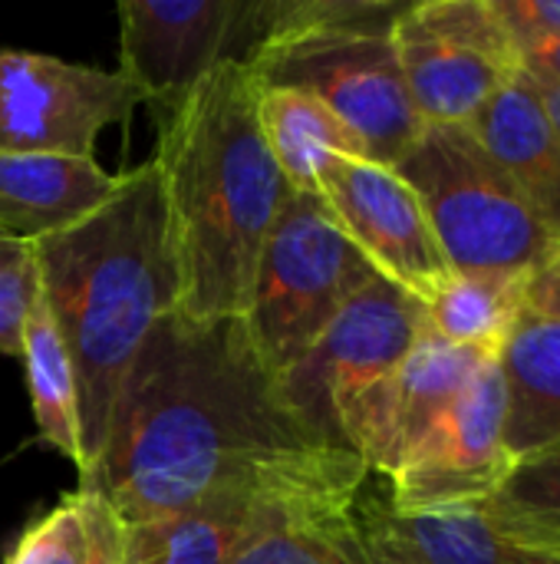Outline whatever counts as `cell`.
Masks as SVG:
<instances>
[{
    "label": "cell",
    "instance_id": "25",
    "mask_svg": "<svg viewBox=\"0 0 560 564\" xmlns=\"http://www.w3.org/2000/svg\"><path fill=\"white\" fill-rule=\"evenodd\" d=\"M40 297V264L30 238L0 228V354L20 357L23 327Z\"/></svg>",
    "mask_w": 560,
    "mask_h": 564
},
{
    "label": "cell",
    "instance_id": "31",
    "mask_svg": "<svg viewBox=\"0 0 560 564\" xmlns=\"http://www.w3.org/2000/svg\"><path fill=\"white\" fill-rule=\"evenodd\" d=\"M538 93H541V102H545V112H548L551 126L558 129L560 135V89H541L538 86Z\"/></svg>",
    "mask_w": 560,
    "mask_h": 564
},
{
    "label": "cell",
    "instance_id": "13",
    "mask_svg": "<svg viewBox=\"0 0 560 564\" xmlns=\"http://www.w3.org/2000/svg\"><path fill=\"white\" fill-rule=\"evenodd\" d=\"M488 357L452 347L422 327L393 377L370 397L356 426V456L370 476L389 479L422 436L449 413Z\"/></svg>",
    "mask_w": 560,
    "mask_h": 564
},
{
    "label": "cell",
    "instance_id": "11",
    "mask_svg": "<svg viewBox=\"0 0 560 564\" xmlns=\"http://www.w3.org/2000/svg\"><path fill=\"white\" fill-rule=\"evenodd\" d=\"M512 466L515 459L505 446V387L498 360L488 357L449 413L386 479V499L396 512L482 509Z\"/></svg>",
    "mask_w": 560,
    "mask_h": 564
},
{
    "label": "cell",
    "instance_id": "19",
    "mask_svg": "<svg viewBox=\"0 0 560 564\" xmlns=\"http://www.w3.org/2000/svg\"><path fill=\"white\" fill-rule=\"evenodd\" d=\"M257 122L287 188L317 192V182L333 159H366L356 135L304 89L261 86Z\"/></svg>",
    "mask_w": 560,
    "mask_h": 564
},
{
    "label": "cell",
    "instance_id": "12",
    "mask_svg": "<svg viewBox=\"0 0 560 564\" xmlns=\"http://www.w3.org/2000/svg\"><path fill=\"white\" fill-rule=\"evenodd\" d=\"M317 192L370 268L389 284L426 301L452 274L419 195L396 169L370 159H333Z\"/></svg>",
    "mask_w": 560,
    "mask_h": 564
},
{
    "label": "cell",
    "instance_id": "7",
    "mask_svg": "<svg viewBox=\"0 0 560 564\" xmlns=\"http://www.w3.org/2000/svg\"><path fill=\"white\" fill-rule=\"evenodd\" d=\"M422 327V301L376 274L281 377L284 393L314 430L356 456V426L370 397L406 360Z\"/></svg>",
    "mask_w": 560,
    "mask_h": 564
},
{
    "label": "cell",
    "instance_id": "16",
    "mask_svg": "<svg viewBox=\"0 0 560 564\" xmlns=\"http://www.w3.org/2000/svg\"><path fill=\"white\" fill-rule=\"evenodd\" d=\"M353 519L373 564H512L482 509L396 512L386 496H356Z\"/></svg>",
    "mask_w": 560,
    "mask_h": 564
},
{
    "label": "cell",
    "instance_id": "9",
    "mask_svg": "<svg viewBox=\"0 0 560 564\" xmlns=\"http://www.w3.org/2000/svg\"><path fill=\"white\" fill-rule=\"evenodd\" d=\"M389 36L426 126H469L521 69L492 0L406 3Z\"/></svg>",
    "mask_w": 560,
    "mask_h": 564
},
{
    "label": "cell",
    "instance_id": "20",
    "mask_svg": "<svg viewBox=\"0 0 560 564\" xmlns=\"http://www.w3.org/2000/svg\"><path fill=\"white\" fill-rule=\"evenodd\" d=\"M521 274H449L426 301V330L439 340L482 354L498 357L505 340L512 337L515 324L528 311L525 304Z\"/></svg>",
    "mask_w": 560,
    "mask_h": 564
},
{
    "label": "cell",
    "instance_id": "6",
    "mask_svg": "<svg viewBox=\"0 0 560 564\" xmlns=\"http://www.w3.org/2000/svg\"><path fill=\"white\" fill-rule=\"evenodd\" d=\"M373 278L376 271L337 225L320 192L287 188L241 314L261 360L284 377Z\"/></svg>",
    "mask_w": 560,
    "mask_h": 564
},
{
    "label": "cell",
    "instance_id": "1",
    "mask_svg": "<svg viewBox=\"0 0 560 564\" xmlns=\"http://www.w3.org/2000/svg\"><path fill=\"white\" fill-rule=\"evenodd\" d=\"M366 479L360 456L290 403L241 317L185 321L172 311L139 350L79 489L135 525L221 499L343 509Z\"/></svg>",
    "mask_w": 560,
    "mask_h": 564
},
{
    "label": "cell",
    "instance_id": "26",
    "mask_svg": "<svg viewBox=\"0 0 560 564\" xmlns=\"http://www.w3.org/2000/svg\"><path fill=\"white\" fill-rule=\"evenodd\" d=\"M515 50L560 33V0H492Z\"/></svg>",
    "mask_w": 560,
    "mask_h": 564
},
{
    "label": "cell",
    "instance_id": "15",
    "mask_svg": "<svg viewBox=\"0 0 560 564\" xmlns=\"http://www.w3.org/2000/svg\"><path fill=\"white\" fill-rule=\"evenodd\" d=\"M469 129L512 175L538 221L560 245V135L545 112L538 86L518 69Z\"/></svg>",
    "mask_w": 560,
    "mask_h": 564
},
{
    "label": "cell",
    "instance_id": "5",
    "mask_svg": "<svg viewBox=\"0 0 560 564\" xmlns=\"http://www.w3.org/2000/svg\"><path fill=\"white\" fill-rule=\"evenodd\" d=\"M396 172L419 195L455 274L528 278L560 248L469 126H426Z\"/></svg>",
    "mask_w": 560,
    "mask_h": 564
},
{
    "label": "cell",
    "instance_id": "24",
    "mask_svg": "<svg viewBox=\"0 0 560 564\" xmlns=\"http://www.w3.org/2000/svg\"><path fill=\"white\" fill-rule=\"evenodd\" d=\"M86 558H89V529H86L83 496L76 489L20 532L3 564H86Z\"/></svg>",
    "mask_w": 560,
    "mask_h": 564
},
{
    "label": "cell",
    "instance_id": "10",
    "mask_svg": "<svg viewBox=\"0 0 560 564\" xmlns=\"http://www.w3.org/2000/svg\"><path fill=\"white\" fill-rule=\"evenodd\" d=\"M142 106L119 69L0 46V152L92 159L106 126Z\"/></svg>",
    "mask_w": 560,
    "mask_h": 564
},
{
    "label": "cell",
    "instance_id": "3",
    "mask_svg": "<svg viewBox=\"0 0 560 564\" xmlns=\"http://www.w3.org/2000/svg\"><path fill=\"white\" fill-rule=\"evenodd\" d=\"M40 294L73 360L86 479L106 446L119 390L149 334L175 311L178 281L152 162L76 225L33 241Z\"/></svg>",
    "mask_w": 560,
    "mask_h": 564
},
{
    "label": "cell",
    "instance_id": "22",
    "mask_svg": "<svg viewBox=\"0 0 560 564\" xmlns=\"http://www.w3.org/2000/svg\"><path fill=\"white\" fill-rule=\"evenodd\" d=\"M482 512L505 542L560 552V443L515 459Z\"/></svg>",
    "mask_w": 560,
    "mask_h": 564
},
{
    "label": "cell",
    "instance_id": "29",
    "mask_svg": "<svg viewBox=\"0 0 560 564\" xmlns=\"http://www.w3.org/2000/svg\"><path fill=\"white\" fill-rule=\"evenodd\" d=\"M518 66L535 86L560 89V33L518 50Z\"/></svg>",
    "mask_w": 560,
    "mask_h": 564
},
{
    "label": "cell",
    "instance_id": "8",
    "mask_svg": "<svg viewBox=\"0 0 560 564\" xmlns=\"http://www.w3.org/2000/svg\"><path fill=\"white\" fill-rule=\"evenodd\" d=\"M119 73L142 106L168 112L224 63H251L274 36L277 0H122Z\"/></svg>",
    "mask_w": 560,
    "mask_h": 564
},
{
    "label": "cell",
    "instance_id": "18",
    "mask_svg": "<svg viewBox=\"0 0 560 564\" xmlns=\"http://www.w3.org/2000/svg\"><path fill=\"white\" fill-rule=\"evenodd\" d=\"M495 360L512 459L560 443V321L525 311Z\"/></svg>",
    "mask_w": 560,
    "mask_h": 564
},
{
    "label": "cell",
    "instance_id": "27",
    "mask_svg": "<svg viewBox=\"0 0 560 564\" xmlns=\"http://www.w3.org/2000/svg\"><path fill=\"white\" fill-rule=\"evenodd\" d=\"M83 509H86V529H89V558L86 564H122V522L89 489H79Z\"/></svg>",
    "mask_w": 560,
    "mask_h": 564
},
{
    "label": "cell",
    "instance_id": "21",
    "mask_svg": "<svg viewBox=\"0 0 560 564\" xmlns=\"http://www.w3.org/2000/svg\"><path fill=\"white\" fill-rule=\"evenodd\" d=\"M20 360L26 370V390L33 403L36 420V440L66 456L83 473V433H79V390L73 360L66 354V344L53 324V314L36 297L26 327H23V347Z\"/></svg>",
    "mask_w": 560,
    "mask_h": 564
},
{
    "label": "cell",
    "instance_id": "17",
    "mask_svg": "<svg viewBox=\"0 0 560 564\" xmlns=\"http://www.w3.org/2000/svg\"><path fill=\"white\" fill-rule=\"evenodd\" d=\"M116 185L96 159L0 152V228L40 241L96 212Z\"/></svg>",
    "mask_w": 560,
    "mask_h": 564
},
{
    "label": "cell",
    "instance_id": "30",
    "mask_svg": "<svg viewBox=\"0 0 560 564\" xmlns=\"http://www.w3.org/2000/svg\"><path fill=\"white\" fill-rule=\"evenodd\" d=\"M512 564H560V552H541V549H521V545H512Z\"/></svg>",
    "mask_w": 560,
    "mask_h": 564
},
{
    "label": "cell",
    "instance_id": "4",
    "mask_svg": "<svg viewBox=\"0 0 560 564\" xmlns=\"http://www.w3.org/2000/svg\"><path fill=\"white\" fill-rule=\"evenodd\" d=\"M393 0H277L274 36L248 63L261 86L317 96L363 145L370 162L396 169L422 135L396 50Z\"/></svg>",
    "mask_w": 560,
    "mask_h": 564
},
{
    "label": "cell",
    "instance_id": "14",
    "mask_svg": "<svg viewBox=\"0 0 560 564\" xmlns=\"http://www.w3.org/2000/svg\"><path fill=\"white\" fill-rule=\"evenodd\" d=\"M307 512L323 509L267 499L205 502L162 519L122 525V564H238L264 535Z\"/></svg>",
    "mask_w": 560,
    "mask_h": 564
},
{
    "label": "cell",
    "instance_id": "2",
    "mask_svg": "<svg viewBox=\"0 0 560 564\" xmlns=\"http://www.w3.org/2000/svg\"><path fill=\"white\" fill-rule=\"evenodd\" d=\"M261 83L248 63L208 73L158 112L152 169L185 321L241 317L261 245L287 182L257 122Z\"/></svg>",
    "mask_w": 560,
    "mask_h": 564
},
{
    "label": "cell",
    "instance_id": "23",
    "mask_svg": "<svg viewBox=\"0 0 560 564\" xmlns=\"http://www.w3.org/2000/svg\"><path fill=\"white\" fill-rule=\"evenodd\" d=\"M238 564H373L356 519L353 506L347 509H323L307 512L271 535H264Z\"/></svg>",
    "mask_w": 560,
    "mask_h": 564
},
{
    "label": "cell",
    "instance_id": "28",
    "mask_svg": "<svg viewBox=\"0 0 560 564\" xmlns=\"http://www.w3.org/2000/svg\"><path fill=\"white\" fill-rule=\"evenodd\" d=\"M525 304H528V311H535V314H541V317L560 321V248L545 261V264H538V268L528 274Z\"/></svg>",
    "mask_w": 560,
    "mask_h": 564
}]
</instances>
